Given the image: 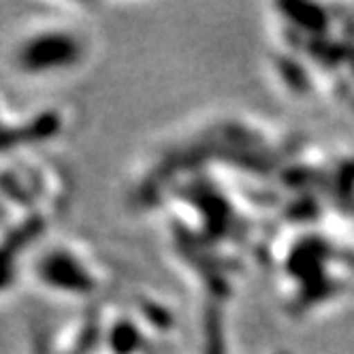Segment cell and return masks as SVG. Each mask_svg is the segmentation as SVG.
<instances>
[{"mask_svg": "<svg viewBox=\"0 0 354 354\" xmlns=\"http://www.w3.org/2000/svg\"><path fill=\"white\" fill-rule=\"evenodd\" d=\"M261 30L277 90L299 105L354 120V5H265Z\"/></svg>", "mask_w": 354, "mask_h": 354, "instance_id": "obj_1", "label": "cell"}, {"mask_svg": "<svg viewBox=\"0 0 354 354\" xmlns=\"http://www.w3.org/2000/svg\"><path fill=\"white\" fill-rule=\"evenodd\" d=\"M303 222L312 229L284 226L265 252L275 292L292 318L331 312L354 297V231L342 222L335 229Z\"/></svg>", "mask_w": 354, "mask_h": 354, "instance_id": "obj_2", "label": "cell"}, {"mask_svg": "<svg viewBox=\"0 0 354 354\" xmlns=\"http://www.w3.org/2000/svg\"><path fill=\"white\" fill-rule=\"evenodd\" d=\"M92 54L88 24L80 15H37L9 45V66L26 80H49L84 66Z\"/></svg>", "mask_w": 354, "mask_h": 354, "instance_id": "obj_3", "label": "cell"}, {"mask_svg": "<svg viewBox=\"0 0 354 354\" xmlns=\"http://www.w3.org/2000/svg\"><path fill=\"white\" fill-rule=\"evenodd\" d=\"M45 292L77 301V306L115 295V271L90 245L54 241L32 252L26 267Z\"/></svg>", "mask_w": 354, "mask_h": 354, "instance_id": "obj_4", "label": "cell"}, {"mask_svg": "<svg viewBox=\"0 0 354 354\" xmlns=\"http://www.w3.org/2000/svg\"><path fill=\"white\" fill-rule=\"evenodd\" d=\"M47 229L45 222L0 212V295H7L17 284Z\"/></svg>", "mask_w": 354, "mask_h": 354, "instance_id": "obj_6", "label": "cell"}, {"mask_svg": "<svg viewBox=\"0 0 354 354\" xmlns=\"http://www.w3.org/2000/svg\"><path fill=\"white\" fill-rule=\"evenodd\" d=\"M107 299L77 306V312L47 326L35 339V354H98Z\"/></svg>", "mask_w": 354, "mask_h": 354, "instance_id": "obj_5", "label": "cell"}]
</instances>
